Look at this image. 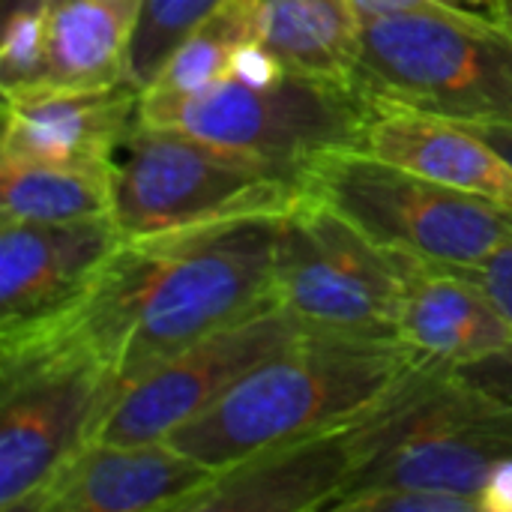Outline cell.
<instances>
[{
	"label": "cell",
	"mask_w": 512,
	"mask_h": 512,
	"mask_svg": "<svg viewBox=\"0 0 512 512\" xmlns=\"http://www.w3.org/2000/svg\"><path fill=\"white\" fill-rule=\"evenodd\" d=\"M330 512H480V501L438 489H372L339 498Z\"/></svg>",
	"instance_id": "23"
},
{
	"label": "cell",
	"mask_w": 512,
	"mask_h": 512,
	"mask_svg": "<svg viewBox=\"0 0 512 512\" xmlns=\"http://www.w3.org/2000/svg\"><path fill=\"white\" fill-rule=\"evenodd\" d=\"M48 0H0V9L9 15V12H15V9H42Z\"/></svg>",
	"instance_id": "30"
},
{
	"label": "cell",
	"mask_w": 512,
	"mask_h": 512,
	"mask_svg": "<svg viewBox=\"0 0 512 512\" xmlns=\"http://www.w3.org/2000/svg\"><path fill=\"white\" fill-rule=\"evenodd\" d=\"M306 195L327 204L384 249L447 267H483L512 243V207L471 195L360 147L315 156Z\"/></svg>",
	"instance_id": "6"
},
{
	"label": "cell",
	"mask_w": 512,
	"mask_h": 512,
	"mask_svg": "<svg viewBox=\"0 0 512 512\" xmlns=\"http://www.w3.org/2000/svg\"><path fill=\"white\" fill-rule=\"evenodd\" d=\"M255 39L288 75L354 87L363 15L357 0H243Z\"/></svg>",
	"instance_id": "18"
},
{
	"label": "cell",
	"mask_w": 512,
	"mask_h": 512,
	"mask_svg": "<svg viewBox=\"0 0 512 512\" xmlns=\"http://www.w3.org/2000/svg\"><path fill=\"white\" fill-rule=\"evenodd\" d=\"M360 150L444 186L512 207V165L465 123L411 108H375Z\"/></svg>",
	"instance_id": "16"
},
{
	"label": "cell",
	"mask_w": 512,
	"mask_h": 512,
	"mask_svg": "<svg viewBox=\"0 0 512 512\" xmlns=\"http://www.w3.org/2000/svg\"><path fill=\"white\" fill-rule=\"evenodd\" d=\"M351 465L348 423L216 471L180 512H330V504L345 492Z\"/></svg>",
	"instance_id": "14"
},
{
	"label": "cell",
	"mask_w": 512,
	"mask_h": 512,
	"mask_svg": "<svg viewBox=\"0 0 512 512\" xmlns=\"http://www.w3.org/2000/svg\"><path fill=\"white\" fill-rule=\"evenodd\" d=\"M354 87L375 108L512 126V27L471 9L366 15Z\"/></svg>",
	"instance_id": "4"
},
{
	"label": "cell",
	"mask_w": 512,
	"mask_h": 512,
	"mask_svg": "<svg viewBox=\"0 0 512 512\" xmlns=\"http://www.w3.org/2000/svg\"><path fill=\"white\" fill-rule=\"evenodd\" d=\"M255 39L243 0H219L168 54L156 78L141 90L147 96H189L228 78L237 45Z\"/></svg>",
	"instance_id": "20"
},
{
	"label": "cell",
	"mask_w": 512,
	"mask_h": 512,
	"mask_svg": "<svg viewBox=\"0 0 512 512\" xmlns=\"http://www.w3.org/2000/svg\"><path fill=\"white\" fill-rule=\"evenodd\" d=\"M228 78H237L249 87H276L279 81L288 78L285 63L261 42V39H246L243 45H237L231 66H228Z\"/></svg>",
	"instance_id": "24"
},
{
	"label": "cell",
	"mask_w": 512,
	"mask_h": 512,
	"mask_svg": "<svg viewBox=\"0 0 512 512\" xmlns=\"http://www.w3.org/2000/svg\"><path fill=\"white\" fill-rule=\"evenodd\" d=\"M477 501L480 512H512V456L489 474Z\"/></svg>",
	"instance_id": "28"
},
{
	"label": "cell",
	"mask_w": 512,
	"mask_h": 512,
	"mask_svg": "<svg viewBox=\"0 0 512 512\" xmlns=\"http://www.w3.org/2000/svg\"><path fill=\"white\" fill-rule=\"evenodd\" d=\"M141 87L3 90L0 156L36 162H114L138 123Z\"/></svg>",
	"instance_id": "13"
},
{
	"label": "cell",
	"mask_w": 512,
	"mask_h": 512,
	"mask_svg": "<svg viewBox=\"0 0 512 512\" xmlns=\"http://www.w3.org/2000/svg\"><path fill=\"white\" fill-rule=\"evenodd\" d=\"M219 0H144L141 21L132 42L129 57V78L135 87H147L174 45L204 18L213 12Z\"/></svg>",
	"instance_id": "21"
},
{
	"label": "cell",
	"mask_w": 512,
	"mask_h": 512,
	"mask_svg": "<svg viewBox=\"0 0 512 512\" xmlns=\"http://www.w3.org/2000/svg\"><path fill=\"white\" fill-rule=\"evenodd\" d=\"M216 477L171 441L84 444L24 512H180Z\"/></svg>",
	"instance_id": "11"
},
{
	"label": "cell",
	"mask_w": 512,
	"mask_h": 512,
	"mask_svg": "<svg viewBox=\"0 0 512 512\" xmlns=\"http://www.w3.org/2000/svg\"><path fill=\"white\" fill-rule=\"evenodd\" d=\"M474 273L512 321V243L495 252L483 267H474Z\"/></svg>",
	"instance_id": "27"
},
{
	"label": "cell",
	"mask_w": 512,
	"mask_h": 512,
	"mask_svg": "<svg viewBox=\"0 0 512 512\" xmlns=\"http://www.w3.org/2000/svg\"><path fill=\"white\" fill-rule=\"evenodd\" d=\"M120 243L111 219L0 222V330L30 327L69 309Z\"/></svg>",
	"instance_id": "12"
},
{
	"label": "cell",
	"mask_w": 512,
	"mask_h": 512,
	"mask_svg": "<svg viewBox=\"0 0 512 512\" xmlns=\"http://www.w3.org/2000/svg\"><path fill=\"white\" fill-rule=\"evenodd\" d=\"M468 384H474L477 390H486L492 396L510 399L512 402V345H507L504 351L483 357L477 363L459 366L456 369Z\"/></svg>",
	"instance_id": "25"
},
{
	"label": "cell",
	"mask_w": 512,
	"mask_h": 512,
	"mask_svg": "<svg viewBox=\"0 0 512 512\" xmlns=\"http://www.w3.org/2000/svg\"><path fill=\"white\" fill-rule=\"evenodd\" d=\"M498 15H501V18H504V21H507V24L512 27V0H501V9H498Z\"/></svg>",
	"instance_id": "31"
},
{
	"label": "cell",
	"mask_w": 512,
	"mask_h": 512,
	"mask_svg": "<svg viewBox=\"0 0 512 512\" xmlns=\"http://www.w3.org/2000/svg\"><path fill=\"white\" fill-rule=\"evenodd\" d=\"M303 333L306 330L273 303L198 339L120 384L102 408L90 441L141 444L168 438L174 429L219 402L264 360L291 348Z\"/></svg>",
	"instance_id": "10"
},
{
	"label": "cell",
	"mask_w": 512,
	"mask_h": 512,
	"mask_svg": "<svg viewBox=\"0 0 512 512\" xmlns=\"http://www.w3.org/2000/svg\"><path fill=\"white\" fill-rule=\"evenodd\" d=\"M123 150L111 210L120 240L285 216L306 195L303 174L177 129L135 123Z\"/></svg>",
	"instance_id": "5"
},
{
	"label": "cell",
	"mask_w": 512,
	"mask_h": 512,
	"mask_svg": "<svg viewBox=\"0 0 512 512\" xmlns=\"http://www.w3.org/2000/svg\"><path fill=\"white\" fill-rule=\"evenodd\" d=\"M117 375L81 351L0 348V512L24 504L93 438Z\"/></svg>",
	"instance_id": "9"
},
{
	"label": "cell",
	"mask_w": 512,
	"mask_h": 512,
	"mask_svg": "<svg viewBox=\"0 0 512 512\" xmlns=\"http://www.w3.org/2000/svg\"><path fill=\"white\" fill-rule=\"evenodd\" d=\"M279 219H234L123 240L69 309L0 330V348L81 351L111 369L120 387L276 303Z\"/></svg>",
	"instance_id": "1"
},
{
	"label": "cell",
	"mask_w": 512,
	"mask_h": 512,
	"mask_svg": "<svg viewBox=\"0 0 512 512\" xmlns=\"http://www.w3.org/2000/svg\"><path fill=\"white\" fill-rule=\"evenodd\" d=\"M405 270V252L384 249L309 195L279 219L273 297L306 333L402 342Z\"/></svg>",
	"instance_id": "7"
},
{
	"label": "cell",
	"mask_w": 512,
	"mask_h": 512,
	"mask_svg": "<svg viewBox=\"0 0 512 512\" xmlns=\"http://www.w3.org/2000/svg\"><path fill=\"white\" fill-rule=\"evenodd\" d=\"M351 450L354 465L339 498L399 486L477 498L512 456V402L477 390L453 366L414 360L351 423Z\"/></svg>",
	"instance_id": "3"
},
{
	"label": "cell",
	"mask_w": 512,
	"mask_h": 512,
	"mask_svg": "<svg viewBox=\"0 0 512 512\" xmlns=\"http://www.w3.org/2000/svg\"><path fill=\"white\" fill-rule=\"evenodd\" d=\"M45 51V15L42 9H15L3 21L0 45V84L3 90L24 87L39 75Z\"/></svg>",
	"instance_id": "22"
},
{
	"label": "cell",
	"mask_w": 512,
	"mask_h": 512,
	"mask_svg": "<svg viewBox=\"0 0 512 512\" xmlns=\"http://www.w3.org/2000/svg\"><path fill=\"white\" fill-rule=\"evenodd\" d=\"M144 0H48L39 75L24 87H114L129 78Z\"/></svg>",
	"instance_id": "17"
},
{
	"label": "cell",
	"mask_w": 512,
	"mask_h": 512,
	"mask_svg": "<svg viewBox=\"0 0 512 512\" xmlns=\"http://www.w3.org/2000/svg\"><path fill=\"white\" fill-rule=\"evenodd\" d=\"M414 360L405 342L303 333L165 441L225 471L255 453L357 423Z\"/></svg>",
	"instance_id": "2"
},
{
	"label": "cell",
	"mask_w": 512,
	"mask_h": 512,
	"mask_svg": "<svg viewBox=\"0 0 512 512\" xmlns=\"http://www.w3.org/2000/svg\"><path fill=\"white\" fill-rule=\"evenodd\" d=\"M468 126V123H465ZM477 135H483L507 162L512 165V126H507V123H483V126H471Z\"/></svg>",
	"instance_id": "29"
},
{
	"label": "cell",
	"mask_w": 512,
	"mask_h": 512,
	"mask_svg": "<svg viewBox=\"0 0 512 512\" xmlns=\"http://www.w3.org/2000/svg\"><path fill=\"white\" fill-rule=\"evenodd\" d=\"M360 15H384V12H411V9H471L498 15L501 0H357Z\"/></svg>",
	"instance_id": "26"
},
{
	"label": "cell",
	"mask_w": 512,
	"mask_h": 512,
	"mask_svg": "<svg viewBox=\"0 0 512 512\" xmlns=\"http://www.w3.org/2000/svg\"><path fill=\"white\" fill-rule=\"evenodd\" d=\"M375 105L345 84L288 75L276 87H249L237 78L189 93L147 96L138 102V123L177 129L213 144H225L297 174L339 147H360Z\"/></svg>",
	"instance_id": "8"
},
{
	"label": "cell",
	"mask_w": 512,
	"mask_h": 512,
	"mask_svg": "<svg viewBox=\"0 0 512 512\" xmlns=\"http://www.w3.org/2000/svg\"><path fill=\"white\" fill-rule=\"evenodd\" d=\"M117 162L0 156V222L66 225L111 219Z\"/></svg>",
	"instance_id": "19"
},
{
	"label": "cell",
	"mask_w": 512,
	"mask_h": 512,
	"mask_svg": "<svg viewBox=\"0 0 512 512\" xmlns=\"http://www.w3.org/2000/svg\"><path fill=\"white\" fill-rule=\"evenodd\" d=\"M405 258L399 336L417 360L459 369L512 345V321L474 267Z\"/></svg>",
	"instance_id": "15"
}]
</instances>
